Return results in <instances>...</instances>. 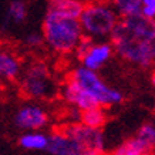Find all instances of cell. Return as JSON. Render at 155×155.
Wrapping results in <instances>:
<instances>
[{
	"label": "cell",
	"instance_id": "1",
	"mask_svg": "<svg viewBox=\"0 0 155 155\" xmlns=\"http://www.w3.org/2000/svg\"><path fill=\"white\" fill-rule=\"evenodd\" d=\"M110 38L124 61L141 68L155 64V19L142 14L121 17Z\"/></svg>",
	"mask_w": 155,
	"mask_h": 155
},
{
	"label": "cell",
	"instance_id": "2",
	"mask_svg": "<svg viewBox=\"0 0 155 155\" xmlns=\"http://www.w3.org/2000/svg\"><path fill=\"white\" fill-rule=\"evenodd\" d=\"M43 37L53 51L67 54L75 50L84 37V31L80 19L64 17L47 12L43 20Z\"/></svg>",
	"mask_w": 155,
	"mask_h": 155
},
{
	"label": "cell",
	"instance_id": "3",
	"mask_svg": "<svg viewBox=\"0 0 155 155\" xmlns=\"http://www.w3.org/2000/svg\"><path fill=\"white\" fill-rule=\"evenodd\" d=\"M117 10L104 2H90L84 6V10L80 16V23L84 31V36L103 41L107 37H111L114 28L118 23Z\"/></svg>",
	"mask_w": 155,
	"mask_h": 155
},
{
	"label": "cell",
	"instance_id": "4",
	"mask_svg": "<svg viewBox=\"0 0 155 155\" xmlns=\"http://www.w3.org/2000/svg\"><path fill=\"white\" fill-rule=\"evenodd\" d=\"M20 91L30 100H51L58 93V87L46 64L31 63L21 73Z\"/></svg>",
	"mask_w": 155,
	"mask_h": 155
},
{
	"label": "cell",
	"instance_id": "5",
	"mask_svg": "<svg viewBox=\"0 0 155 155\" xmlns=\"http://www.w3.org/2000/svg\"><path fill=\"white\" fill-rule=\"evenodd\" d=\"M68 77L73 78L80 87H83L91 97H94L97 103L103 107H111L120 104L124 100V95L117 88L105 84L95 70H90L87 67L81 66L74 68Z\"/></svg>",
	"mask_w": 155,
	"mask_h": 155
},
{
	"label": "cell",
	"instance_id": "6",
	"mask_svg": "<svg viewBox=\"0 0 155 155\" xmlns=\"http://www.w3.org/2000/svg\"><path fill=\"white\" fill-rule=\"evenodd\" d=\"M47 152L51 155H93L80 138L75 137L66 125H61L51 132Z\"/></svg>",
	"mask_w": 155,
	"mask_h": 155
},
{
	"label": "cell",
	"instance_id": "7",
	"mask_svg": "<svg viewBox=\"0 0 155 155\" xmlns=\"http://www.w3.org/2000/svg\"><path fill=\"white\" fill-rule=\"evenodd\" d=\"M48 122V114L40 105L27 104L20 107L14 114V125L23 131H36L46 127Z\"/></svg>",
	"mask_w": 155,
	"mask_h": 155
},
{
	"label": "cell",
	"instance_id": "8",
	"mask_svg": "<svg viewBox=\"0 0 155 155\" xmlns=\"http://www.w3.org/2000/svg\"><path fill=\"white\" fill-rule=\"evenodd\" d=\"M60 94L67 104L78 108L80 111H84V110H88V108L100 105L94 97H91L83 87H80V85L77 84L73 78H70V77H67L66 83L63 84V87H61V90H60ZM101 107H103V105H101Z\"/></svg>",
	"mask_w": 155,
	"mask_h": 155
},
{
	"label": "cell",
	"instance_id": "9",
	"mask_svg": "<svg viewBox=\"0 0 155 155\" xmlns=\"http://www.w3.org/2000/svg\"><path fill=\"white\" fill-rule=\"evenodd\" d=\"M114 50L113 43L107 41H98L93 43V46L88 48V51L84 54V57L81 58L83 66L90 68V70H100L101 67L107 63L111 57H113Z\"/></svg>",
	"mask_w": 155,
	"mask_h": 155
},
{
	"label": "cell",
	"instance_id": "10",
	"mask_svg": "<svg viewBox=\"0 0 155 155\" xmlns=\"http://www.w3.org/2000/svg\"><path fill=\"white\" fill-rule=\"evenodd\" d=\"M85 3L83 0H48L47 12L64 17L80 19Z\"/></svg>",
	"mask_w": 155,
	"mask_h": 155
},
{
	"label": "cell",
	"instance_id": "11",
	"mask_svg": "<svg viewBox=\"0 0 155 155\" xmlns=\"http://www.w3.org/2000/svg\"><path fill=\"white\" fill-rule=\"evenodd\" d=\"M21 74V63L10 50H0V77L13 81Z\"/></svg>",
	"mask_w": 155,
	"mask_h": 155
},
{
	"label": "cell",
	"instance_id": "12",
	"mask_svg": "<svg viewBox=\"0 0 155 155\" xmlns=\"http://www.w3.org/2000/svg\"><path fill=\"white\" fill-rule=\"evenodd\" d=\"M50 144V135L36 131H26L19 138V145L26 151H47Z\"/></svg>",
	"mask_w": 155,
	"mask_h": 155
},
{
	"label": "cell",
	"instance_id": "13",
	"mask_svg": "<svg viewBox=\"0 0 155 155\" xmlns=\"http://www.w3.org/2000/svg\"><path fill=\"white\" fill-rule=\"evenodd\" d=\"M152 152L154 150L135 135L115 147L110 155H151Z\"/></svg>",
	"mask_w": 155,
	"mask_h": 155
},
{
	"label": "cell",
	"instance_id": "14",
	"mask_svg": "<svg viewBox=\"0 0 155 155\" xmlns=\"http://www.w3.org/2000/svg\"><path fill=\"white\" fill-rule=\"evenodd\" d=\"M80 122L88 125V127L100 128V130H101V128L104 127V124L107 122V114H105L104 107L97 105V107H93V108H88V110L81 111Z\"/></svg>",
	"mask_w": 155,
	"mask_h": 155
},
{
	"label": "cell",
	"instance_id": "15",
	"mask_svg": "<svg viewBox=\"0 0 155 155\" xmlns=\"http://www.w3.org/2000/svg\"><path fill=\"white\" fill-rule=\"evenodd\" d=\"M114 9L117 10L120 17H128L141 14L142 0H113Z\"/></svg>",
	"mask_w": 155,
	"mask_h": 155
},
{
	"label": "cell",
	"instance_id": "16",
	"mask_svg": "<svg viewBox=\"0 0 155 155\" xmlns=\"http://www.w3.org/2000/svg\"><path fill=\"white\" fill-rule=\"evenodd\" d=\"M27 17V5L24 0H12L7 7V19L14 24L23 23Z\"/></svg>",
	"mask_w": 155,
	"mask_h": 155
},
{
	"label": "cell",
	"instance_id": "17",
	"mask_svg": "<svg viewBox=\"0 0 155 155\" xmlns=\"http://www.w3.org/2000/svg\"><path fill=\"white\" fill-rule=\"evenodd\" d=\"M137 137L141 138L147 145H150L151 148L154 150L155 148V124H151V122L144 124V125L138 130Z\"/></svg>",
	"mask_w": 155,
	"mask_h": 155
},
{
	"label": "cell",
	"instance_id": "18",
	"mask_svg": "<svg viewBox=\"0 0 155 155\" xmlns=\"http://www.w3.org/2000/svg\"><path fill=\"white\" fill-rule=\"evenodd\" d=\"M141 14L148 19H155V0H142Z\"/></svg>",
	"mask_w": 155,
	"mask_h": 155
},
{
	"label": "cell",
	"instance_id": "19",
	"mask_svg": "<svg viewBox=\"0 0 155 155\" xmlns=\"http://www.w3.org/2000/svg\"><path fill=\"white\" fill-rule=\"evenodd\" d=\"M24 43H26V46H28V47H40L43 43H44V37H43V33L38 34V33H30L27 34V37H26V40H24Z\"/></svg>",
	"mask_w": 155,
	"mask_h": 155
},
{
	"label": "cell",
	"instance_id": "20",
	"mask_svg": "<svg viewBox=\"0 0 155 155\" xmlns=\"http://www.w3.org/2000/svg\"><path fill=\"white\" fill-rule=\"evenodd\" d=\"M151 83H152V85L155 87V73L152 74V77H151Z\"/></svg>",
	"mask_w": 155,
	"mask_h": 155
},
{
	"label": "cell",
	"instance_id": "21",
	"mask_svg": "<svg viewBox=\"0 0 155 155\" xmlns=\"http://www.w3.org/2000/svg\"><path fill=\"white\" fill-rule=\"evenodd\" d=\"M100 2H104V3H111L113 0H100Z\"/></svg>",
	"mask_w": 155,
	"mask_h": 155
},
{
	"label": "cell",
	"instance_id": "22",
	"mask_svg": "<svg viewBox=\"0 0 155 155\" xmlns=\"http://www.w3.org/2000/svg\"><path fill=\"white\" fill-rule=\"evenodd\" d=\"M151 155H155V152H152V154H151Z\"/></svg>",
	"mask_w": 155,
	"mask_h": 155
},
{
	"label": "cell",
	"instance_id": "23",
	"mask_svg": "<svg viewBox=\"0 0 155 155\" xmlns=\"http://www.w3.org/2000/svg\"><path fill=\"white\" fill-rule=\"evenodd\" d=\"M0 94H2V93H0Z\"/></svg>",
	"mask_w": 155,
	"mask_h": 155
}]
</instances>
